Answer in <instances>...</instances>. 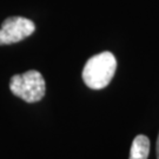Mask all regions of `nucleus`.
I'll list each match as a JSON object with an SVG mask.
<instances>
[{
	"label": "nucleus",
	"mask_w": 159,
	"mask_h": 159,
	"mask_svg": "<svg viewBox=\"0 0 159 159\" xmlns=\"http://www.w3.org/2000/svg\"><path fill=\"white\" fill-rule=\"evenodd\" d=\"M117 70V59L113 53L102 52L91 57L83 70V80L92 90H102L111 83Z\"/></svg>",
	"instance_id": "obj_1"
},
{
	"label": "nucleus",
	"mask_w": 159,
	"mask_h": 159,
	"mask_svg": "<svg viewBox=\"0 0 159 159\" xmlns=\"http://www.w3.org/2000/svg\"><path fill=\"white\" fill-rule=\"evenodd\" d=\"M10 90L18 98L32 104L40 102L44 98L46 84L40 72L31 70L23 74L13 75L10 81Z\"/></svg>",
	"instance_id": "obj_2"
},
{
	"label": "nucleus",
	"mask_w": 159,
	"mask_h": 159,
	"mask_svg": "<svg viewBox=\"0 0 159 159\" xmlns=\"http://www.w3.org/2000/svg\"><path fill=\"white\" fill-rule=\"evenodd\" d=\"M32 20L24 17H10L4 20L0 29V45L16 44L26 39L34 32Z\"/></svg>",
	"instance_id": "obj_3"
},
{
	"label": "nucleus",
	"mask_w": 159,
	"mask_h": 159,
	"mask_svg": "<svg viewBox=\"0 0 159 159\" xmlns=\"http://www.w3.org/2000/svg\"><path fill=\"white\" fill-rule=\"evenodd\" d=\"M150 153V139L144 134L137 136L131 145L130 159H148Z\"/></svg>",
	"instance_id": "obj_4"
},
{
	"label": "nucleus",
	"mask_w": 159,
	"mask_h": 159,
	"mask_svg": "<svg viewBox=\"0 0 159 159\" xmlns=\"http://www.w3.org/2000/svg\"><path fill=\"white\" fill-rule=\"evenodd\" d=\"M157 158L159 159V136L158 139H157Z\"/></svg>",
	"instance_id": "obj_5"
}]
</instances>
